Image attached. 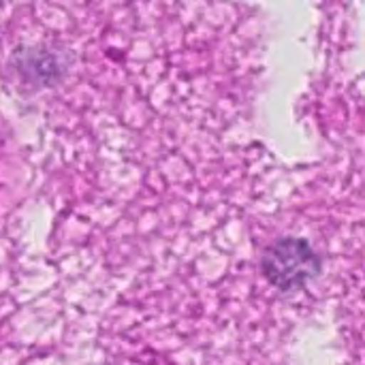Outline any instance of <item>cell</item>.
Wrapping results in <instances>:
<instances>
[{
  "label": "cell",
  "mask_w": 365,
  "mask_h": 365,
  "mask_svg": "<svg viewBox=\"0 0 365 365\" xmlns=\"http://www.w3.org/2000/svg\"><path fill=\"white\" fill-rule=\"evenodd\" d=\"M263 272L280 289H297L319 274L312 248L302 240H282L263 257Z\"/></svg>",
  "instance_id": "1"
}]
</instances>
